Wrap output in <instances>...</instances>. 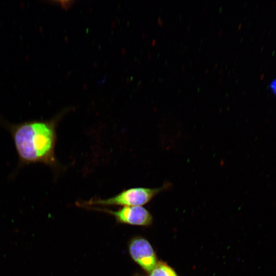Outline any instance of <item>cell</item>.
<instances>
[{"label": "cell", "instance_id": "6da1fadb", "mask_svg": "<svg viewBox=\"0 0 276 276\" xmlns=\"http://www.w3.org/2000/svg\"><path fill=\"white\" fill-rule=\"evenodd\" d=\"M60 117L48 120H32L13 124L0 118V124L11 134L18 157L17 169L41 163L57 167L55 156L56 127Z\"/></svg>", "mask_w": 276, "mask_h": 276}, {"label": "cell", "instance_id": "7a4b0ae2", "mask_svg": "<svg viewBox=\"0 0 276 276\" xmlns=\"http://www.w3.org/2000/svg\"><path fill=\"white\" fill-rule=\"evenodd\" d=\"M171 186L169 182L156 188H133L125 190L117 195L106 199H91L88 201L78 202L77 204L82 207L99 205H118L122 206H142L150 201L155 196L166 190Z\"/></svg>", "mask_w": 276, "mask_h": 276}, {"label": "cell", "instance_id": "3957f363", "mask_svg": "<svg viewBox=\"0 0 276 276\" xmlns=\"http://www.w3.org/2000/svg\"><path fill=\"white\" fill-rule=\"evenodd\" d=\"M89 210L103 212L115 217L119 223L132 225L148 226L152 224L153 218L150 213L142 206H123L117 211L107 209L87 206Z\"/></svg>", "mask_w": 276, "mask_h": 276}, {"label": "cell", "instance_id": "277c9868", "mask_svg": "<svg viewBox=\"0 0 276 276\" xmlns=\"http://www.w3.org/2000/svg\"><path fill=\"white\" fill-rule=\"evenodd\" d=\"M128 248L132 259L149 273L158 262L156 254L149 242L144 237L136 236L130 240Z\"/></svg>", "mask_w": 276, "mask_h": 276}, {"label": "cell", "instance_id": "5b68a950", "mask_svg": "<svg viewBox=\"0 0 276 276\" xmlns=\"http://www.w3.org/2000/svg\"><path fill=\"white\" fill-rule=\"evenodd\" d=\"M149 276H178L176 271L166 263L157 262L156 265L149 273Z\"/></svg>", "mask_w": 276, "mask_h": 276}, {"label": "cell", "instance_id": "8992f818", "mask_svg": "<svg viewBox=\"0 0 276 276\" xmlns=\"http://www.w3.org/2000/svg\"><path fill=\"white\" fill-rule=\"evenodd\" d=\"M269 87L273 94L276 96V78L273 79L270 82Z\"/></svg>", "mask_w": 276, "mask_h": 276}, {"label": "cell", "instance_id": "52a82bcc", "mask_svg": "<svg viewBox=\"0 0 276 276\" xmlns=\"http://www.w3.org/2000/svg\"><path fill=\"white\" fill-rule=\"evenodd\" d=\"M59 2H60L61 5L63 6H64L65 7H69L70 5H71V3L72 2V1H59Z\"/></svg>", "mask_w": 276, "mask_h": 276}]
</instances>
